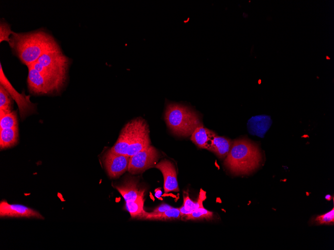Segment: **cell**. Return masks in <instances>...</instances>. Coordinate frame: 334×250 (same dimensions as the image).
Masks as SVG:
<instances>
[{"mask_svg": "<svg viewBox=\"0 0 334 250\" xmlns=\"http://www.w3.org/2000/svg\"><path fill=\"white\" fill-rule=\"evenodd\" d=\"M9 44L27 66L37 61L45 52L58 45L50 35L42 30L20 33L13 32Z\"/></svg>", "mask_w": 334, "mask_h": 250, "instance_id": "6da1fadb", "label": "cell"}, {"mask_svg": "<svg viewBox=\"0 0 334 250\" xmlns=\"http://www.w3.org/2000/svg\"><path fill=\"white\" fill-rule=\"evenodd\" d=\"M262 161L258 146L248 139L240 138L232 141L224 165L234 174H247L258 168Z\"/></svg>", "mask_w": 334, "mask_h": 250, "instance_id": "7a4b0ae2", "label": "cell"}, {"mask_svg": "<svg viewBox=\"0 0 334 250\" xmlns=\"http://www.w3.org/2000/svg\"><path fill=\"white\" fill-rule=\"evenodd\" d=\"M164 119L171 131L178 136L191 135L196 127L202 125L198 115L195 112L180 104H168Z\"/></svg>", "mask_w": 334, "mask_h": 250, "instance_id": "3957f363", "label": "cell"}, {"mask_svg": "<svg viewBox=\"0 0 334 250\" xmlns=\"http://www.w3.org/2000/svg\"><path fill=\"white\" fill-rule=\"evenodd\" d=\"M28 84L30 90L37 94L52 93L60 90L64 82L44 76L32 66H28Z\"/></svg>", "mask_w": 334, "mask_h": 250, "instance_id": "277c9868", "label": "cell"}, {"mask_svg": "<svg viewBox=\"0 0 334 250\" xmlns=\"http://www.w3.org/2000/svg\"><path fill=\"white\" fill-rule=\"evenodd\" d=\"M159 158V152L150 145L130 157L128 171L132 174L142 173L154 167Z\"/></svg>", "mask_w": 334, "mask_h": 250, "instance_id": "5b68a950", "label": "cell"}, {"mask_svg": "<svg viewBox=\"0 0 334 250\" xmlns=\"http://www.w3.org/2000/svg\"><path fill=\"white\" fill-rule=\"evenodd\" d=\"M37 61L47 69L65 77L68 60L62 54L58 45L43 53Z\"/></svg>", "mask_w": 334, "mask_h": 250, "instance_id": "8992f818", "label": "cell"}, {"mask_svg": "<svg viewBox=\"0 0 334 250\" xmlns=\"http://www.w3.org/2000/svg\"><path fill=\"white\" fill-rule=\"evenodd\" d=\"M130 157L108 150L104 156V163L108 176L117 178L128 171Z\"/></svg>", "mask_w": 334, "mask_h": 250, "instance_id": "52a82bcc", "label": "cell"}, {"mask_svg": "<svg viewBox=\"0 0 334 250\" xmlns=\"http://www.w3.org/2000/svg\"><path fill=\"white\" fill-rule=\"evenodd\" d=\"M150 145L148 125L143 119L139 118L126 155L130 157Z\"/></svg>", "mask_w": 334, "mask_h": 250, "instance_id": "ba28073f", "label": "cell"}, {"mask_svg": "<svg viewBox=\"0 0 334 250\" xmlns=\"http://www.w3.org/2000/svg\"><path fill=\"white\" fill-rule=\"evenodd\" d=\"M0 217L44 219L40 213L32 208L22 205L10 204L5 200L0 203Z\"/></svg>", "mask_w": 334, "mask_h": 250, "instance_id": "9c48e42d", "label": "cell"}, {"mask_svg": "<svg viewBox=\"0 0 334 250\" xmlns=\"http://www.w3.org/2000/svg\"><path fill=\"white\" fill-rule=\"evenodd\" d=\"M154 167L158 169L162 174L164 193L178 192L176 171L174 163L165 159L158 163Z\"/></svg>", "mask_w": 334, "mask_h": 250, "instance_id": "30bf717a", "label": "cell"}, {"mask_svg": "<svg viewBox=\"0 0 334 250\" xmlns=\"http://www.w3.org/2000/svg\"><path fill=\"white\" fill-rule=\"evenodd\" d=\"M138 118L133 119L124 126L116 143L109 150L110 152L126 155L129 146L138 122Z\"/></svg>", "mask_w": 334, "mask_h": 250, "instance_id": "8fae6325", "label": "cell"}, {"mask_svg": "<svg viewBox=\"0 0 334 250\" xmlns=\"http://www.w3.org/2000/svg\"><path fill=\"white\" fill-rule=\"evenodd\" d=\"M115 188L126 202L144 199V190L140 188L138 181L134 179H126L122 184L116 186Z\"/></svg>", "mask_w": 334, "mask_h": 250, "instance_id": "7c38bea8", "label": "cell"}, {"mask_svg": "<svg viewBox=\"0 0 334 250\" xmlns=\"http://www.w3.org/2000/svg\"><path fill=\"white\" fill-rule=\"evenodd\" d=\"M272 124L270 116L260 115L251 117L248 121V132L252 135L264 138Z\"/></svg>", "mask_w": 334, "mask_h": 250, "instance_id": "4fadbf2b", "label": "cell"}, {"mask_svg": "<svg viewBox=\"0 0 334 250\" xmlns=\"http://www.w3.org/2000/svg\"><path fill=\"white\" fill-rule=\"evenodd\" d=\"M216 135V133L212 130L200 125L194 129L190 139L199 148L208 150L212 139Z\"/></svg>", "mask_w": 334, "mask_h": 250, "instance_id": "5bb4252c", "label": "cell"}, {"mask_svg": "<svg viewBox=\"0 0 334 250\" xmlns=\"http://www.w3.org/2000/svg\"><path fill=\"white\" fill-rule=\"evenodd\" d=\"M232 141L224 137L216 135L212 140L208 150L214 153L219 158L224 159L229 153Z\"/></svg>", "mask_w": 334, "mask_h": 250, "instance_id": "9a60e30c", "label": "cell"}, {"mask_svg": "<svg viewBox=\"0 0 334 250\" xmlns=\"http://www.w3.org/2000/svg\"><path fill=\"white\" fill-rule=\"evenodd\" d=\"M180 218V212L178 208H174L172 207V209L163 213H155L153 212L148 213L146 212L138 219L167 221L178 220Z\"/></svg>", "mask_w": 334, "mask_h": 250, "instance_id": "2e32d148", "label": "cell"}, {"mask_svg": "<svg viewBox=\"0 0 334 250\" xmlns=\"http://www.w3.org/2000/svg\"><path fill=\"white\" fill-rule=\"evenodd\" d=\"M18 127L10 129H0V148L5 149L15 145L18 141Z\"/></svg>", "mask_w": 334, "mask_h": 250, "instance_id": "e0dca14e", "label": "cell"}, {"mask_svg": "<svg viewBox=\"0 0 334 250\" xmlns=\"http://www.w3.org/2000/svg\"><path fill=\"white\" fill-rule=\"evenodd\" d=\"M206 198L205 192L201 191L199 198L197 202H194L190 199L188 194L184 196V203L182 206L178 208L180 212V218L184 216L190 214L194 210L204 207L202 202Z\"/></svg>", "mask_w": 334, "mask_h": 250, "instance_id": "ac0fdd59", "label": "cell"}, {"mask_svg": "<svg viewBox=\"0 0 334 250\" xmlns=\"http://www.w3.org/2000/svg\"><path fill=\"white\" fill-rule=\"evenodd\" d=\"M144 206V199L126 202V209L129 212L132 218L138 219L146 212Z\"/></svg>", "mask_w": 334, "mask_h": 250, "instance_id": "d6986e66", "label": "cell"}, {"mask_svg": "<svg viewBox=\"0 0 334 250\" xmlns=\"http://www.w3.org/2000/svg\"><path fill=\"white\" fill-rule=\"evenodd\" d=\"M18 127L16 111L0 114V129H10Z\"/></svg>", "mask_w": 334, "mask_h": 250, "instance_id": "ffe728a7", "label": "cell"}, {"mask_svg": "<svg viewBox=\"0 0 334 250\" xmlns=\"http://www.w3.org/2000/svg\"><path fill=\"white\" fill-rule=\"evenodd\" d=\"M185 220H210L213 218L212 212L206 210L204 207H200L190 214L181 217Z\"/></svg>", "mask_w": 334, "mask_h": 250, "instance_id": "44dd1931", "label": "cell"}, {"mask_svg": "<svg viewBox=\"0 0 334 250\" xmlns=\"http://www.w3.org/2000/svg\"><path fill=\"white\" fill-rule=\"evenodd\" d=\"M11 98L7 90L0 84V114L11 112Z\"/></svg>", "mask_w": 334, "mask_h": 250, "instance_id": "7402d4cb", "label": "cell"}, {"mask_svg": "<svg viewBox=\"0 0 334 250\" xmlns=\"http://www.w3.org/2000/svg\"><path fill=\"white\" fill-rule=\"evenodd\" d=\"M312 225H333L334 224V209L320 215L312 218L310 221Z\"/></svg>", "mask_w": 334, "mask_h": 250, "instance_id": "603a6c76", "label": "cell"}, {"mask_svg": "<svg viewBox=\"0 0 334 250\" xmlns=\"http://www.w3.org/2000/svg\"><path fill=\"white\" fill-rule=\"evenodd\" d=\"M0 42L5 40L6 41L10 43V34H12L13 31H12L10 28V25H8L6 22H0Z\"/></svg>", "mask_w": 334, "mask_h": 250, "instance_id": "cb8c5ba5", "label": "cell"}, {"mask_svg": "<svg viewBox=\"0 0 334 250\" xmlns=\"http://www.w3.org/2000/svg\"><path fill=\"white\" fill-rule=\"evenodd\" d=\"M172 207L167 204H162L156 208L152 212L155 213H163L172 209Z\"/></svg>", "mask_w": 334, "mask_h": 250, "instance_id": "d4e9b609", "label": "cell"}, {"mask_svg": "<svg viewBox=\"0 0 334 250\" xmlns=\"http://www.w3.org/2000/svg\"><path fill=\"white\" fill-rule=\"evenodd\" d=\"M325 198L326 200L330 201L331 200L332 197L330 195H327L326 196Z\"/></svg>", "mask_w": 334, "mask_h": 250, "instance_id": "484cf974", "label": "cell"}, {"mask_svg": "<svg viewBox=\"0 0 334 250\" xmlns=\"http://www.w3.org/2000/svg\"><path fill=\"white\" fill-rule=\"evenodd\" d=\"M160 191V190H159L158 191V192H156V196L157 198H160V195L162 194V192L161 191L159 193Z\"/></svg>", "mask_w": 334, "mask_h": 250, "instance_id": "4316f807", "label": "cell"}]
</instances>
